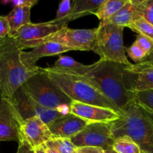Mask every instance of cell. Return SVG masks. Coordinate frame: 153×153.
I'll return each mask as SVG.
<instances>
[{
	"label": "cell",
	"mask_w": 153,
	"mask_h": 153,
	"mask_svg": "<svg viewBox=\"0 0 153 153\" xmlns=\"http://www.w3.org/2000/svg\"><path fill=\"white\" fill-rule=\"evenodd\" d=\"M70 140L76 147L92 146L106 150L112 149L115 138L111 131V123H90Z\"/></svg>",
	"instance_id": "cell-9"
},
{
	"label": "cell",
	"mask_w": 153,
	"mask_h": 153,
	"mask_svg": "<svg viewBox=\"0 0 153 153\" xmlns=\"http://www.w3.org/2000/svg\"><path fill=\"white\" fill-rule=\"evenodd\" d=\"M8 100L12 103L22 120L38 117L48 126L57 118L65 116L57 111L40 105L26 92L22 86Z\"/></svg>",
	"instance_id": "cell-7"
},
{
	"label": "cell",
	"mask_w": 153,
	"mask_h": 153,
	"mask_svg": "<svg viewBox=\"0 0 153 153\" xmlns=\"http://www.w3.org/2000/svg\"><path fill=\"white\" fill-rule=\"evenodd\" d=\"M104 151H105V153H116V152H114L112 149H106V150H104Z\"/></svg>",
	"instance_id": "cell-38"
},
{
	"label": "cell",
	"mask_w": 153,
	"mask_h": 153,
	"mask_svg": "<svg viewBox=\"0 0 153 153\" xmlns=\"http://www.w3.org/2000/svg\"><path fill=\"white\" fill-rule=\"evenodd\" d=\"M22 51L13 37L0 41V97L9 99L37 71L28 70L21 60Z\"/></svg>",
	"instance_id": "cell-3"
},
{
	"label": "cell",
	"mask_w": 153,
	"mask_h": 153,
	"mask_svg": "<svg viewBox=\"0 0 153 153\" xmlns=\"http://www.w3.org/2000/svg\"><path fill=\"white\" fill-rule=\"evenodd\" d=\"M18 143L19 144L16 153H35L34 148L24 139L20 138Z\"/></svg>",
	"instance_id": "cell-33"
},
{
	"label": "cell",
	"mask_w": 153,
	"mask_h": 153,
	"mask_svg": "<svg viewBox=\"0 0 153 153\" xmlns=\"http://www.w3.org/2000/svg\"><path fill=\"white\" fill-rule=\"evenodd\" d=\"M136 74L134 91H153V67L142 69Z\"/></svg>",
	"instance_id": "cell-20"
},
{
	"label": "cell",
	"mask_w": 153,
	"mask_h": 153,
	"mask_svg": "<svg viewBox=\"0 0 153 153\" xmlns=\"http://www.w3.org/2000/svg\"><path fill=\"white\" fill-rule=\"evenodd\" d=\"M41 147L43 148V149L46 153H59L56 150V149L53 147L48 141L42 144Z\"/></svg>",
	"instance_id": "cell-35"
},
{
	"label": "cell",
	"mask_w": 153,
	"mask_h": 153,
	"mask_svg": "<svg viewBox=\"0 0 153 153\" xmlns=\"http://www.w3.org/2000/svg\"><path fill=\"white\" fill-rule=\"evenodd\" d=\"M124 27L106 22H100L97 28L95 44L93 52L100 59L130 65L123 43Z\"/></svg>",
	"instance_id": "cell-6"
},
{
	"label": "cell",
	"mask_w": 153,
	"mask_h": 153,
	"mask_svg": "<svg viewBox=\"0 0 153 153\" xmlns=\"http://www.w3.org/2000/svg\"><path fill=\"white\" fill-rule=\"evenodd\" d=\"M88 121L76 117L72 114L57 118L48 125L52 133V138L71 139L80 132L84 127L88 125Z\"/></svg>",
	"instance_id": "cell-15"
},
{
	"label": "cell",
	"mask_w": 153,
	"mask_h": 153,
	"mask_svg": "<svg viewBox=\"0 0 153 153\" xmlns=\"http://www.w3.org/2000/svg\"><path fill=\"white\" fill-rule=\"evenodd\" d=\"M74 153H105V151L104 149L98 147L82 146V147H76Z\"/></svg>",
	"instance_id": "cell-34"
},
{
	"label": "cell",
	"mask_w": 153,
	"mask_h": 153,
	"mask_svg": "<svg viewBox=\"0 0 153 153\" xmlns=\"http://www.w3.org/2000/svg\"><path fill=\"white\" fill-rule=\"evenodd\" d=\"M112 149L116 153H142L138 145L128 136L116 138Z\"/></svg>",
	"instance_id": "cell-21"
},
{
	"label": "cell",
	"mask_w": 153,
	"mask_h": 153,
	"mask_svg": "<svg viewBox=\"0 0 153 153\" xmlns=\"http://www.w3.org/2000/svg\"><path fill=\"white\" fill-rule=\"evenodd\" d=\"M104 0H76L74 1L68 16L62 20V23L67 25L70 21L93 13L94 14Z\"/></svg>",
	"instance_id": "cell-16"
},
{
	"label": "cell",
	"mask_w": 153,
	"mask_h": 153,
	"mask_svg": "<svg viewBox=\"0 0 153 153\" xmlns=\"http://www.w3.org/2000/svg\"><path fill=\"white\" fill-rule=\"evenodd\" d=\"M34 152L35 153H46L44 152V150L43 149V148L41 147V146L34 148Z\"/></svg>",
	"instance_id": "cell-37"
},
{
	"label": "cell",
	"mask_w": 153,
	"mask_h": 153,
	"mask_svg": "<svg viewBox=\"0 0 153 153\" xmlns=\"http://www.w3.org/2000/svg\"><path fill=\"white\" fill-rule=\"evenodd\" d=\"M111 131L115 139L130 137L142 153H153V124L145 110L135 101L123 111L117 120L111 123Z\"/></svg>",
	"instance_id": "cell-2"
},
{
	"label": "cell",
	"mask_w": 153,
	"mask_h": 153,
	"mask_svg": "<svg viewBox=\"0 0 153 153\" xmlns=\"http://www.w3.org/2000/svg\"><path fill=\"white\" fill-rule=\"evenodd\" d=\"M70 114L88 123H110L120 117V114L113 110L76 101H72L70 104Z\"/></svg>",
	"instance_id": "cell-13"
},
{
	"label": "cell",
	"mask_w": 153,
	"mask_h": 153,
	"mask_svg": "<svg viewBox=\"0 0 153 153\" xmlns=\"http://www.w3.org/2000/svg\"><path fill=\"white\" fill-rule=\"evenodd\" d=\"M144 110H145V109H144ZM145 111H146V114H147V116H148V117L149 118V120H151L152 123L153 124V112L148 111H146V110H145Z\"/></svg>",
	"instance_id": "cell-36"
},
{
	"label": "cell",
	"mask_w": 153,
	"mask_h": 153,
	"mask_svg": "<svg viewBox=\"0 0 153 153\" xmlns=\"http://www.w3.org/2000/svg\"><path fill=\"white\" fill-rule=\"evenodd\" d=\"M148 67H153V49L144 58V59L139 64H132L130 66V71L136 74L140 70Z\"/></svg>",
	"instance_id": "cell-29"
},
{
	"label": "cell",
	"mask_w": 153,
	"mask_h": 153,
	"mask_svg": "<svg viewBox=\"0 0 153 153\" xmlns=\"http://www.w3.org/2000/svg\"><path fill=\"white\" fill-rule=\"evenodd\" d=\"M48 142L59 153H74L76 149L70 139L55 137L48 140Z\"/></svg>",
	"instance_id": "cell-26"
},
{
	"label": "cell",
	"mask_w": 153,
	"mask_h": 153,
	"mask_svg": "<svg viewBox=\"0 0 153 153\" xmlns=\"http://www.w3.org/2000/svg\"><path fill=\"white\" fill-rule=\"evenodd\" d=\"M4 4H10L11 7H23V6H28V7H33L36 4L38 3V0H4L2 1Z\"/></svg>",
	"instance_id": "cell-31"
},
{
	"label": "cell",
	"mask_w": 153,
	"mask_h": 153,
	"mask_svg": "<svg viewBox=\"0 0 153 153\" xmlns=\"http://www.w3.org/2000/svg\"><path fill=\"white\" fill-rule=\"evenodd\" d=\"M31 8V7L28 6L14 7L11 11L7 16H5L8 21L10 28L9 37H12L22 26L31 23L30 20Z\"/></svg>",
	"instance_id": "cell-18"
},
{
	"label": "cell",
	"mask_w": 153,
	"mask_h": 153,
	"mask_svg": "<svg viewBox=\"0 0 153 153\" xmlns=\"http://www.w3.org/2000/svg\"><path fill=\"white\" fill-rule=\"evenodd\" d=\"M72 49L56 42H44L34 47L30 52H21V60L26 67L32 71H37L39 67L36 66V62L44 57L53 56L69 52Z\"/></svg>",
	"instance_id": "cell-14"
},
{
	"label": "cell",
	"mask_w": 153,
	"mask_h": 153,
	"mask_svg": "<svg viewBox=\"0 0 153 153\" xmlns=\"http://www.w3.org/2000/svg\"><path fill=\"white\" fill-rule=\"evenodd\" d=\"M97 28L92 29H73L65 25L44 40L56 42L70 48L72 50L90 51L95 44Z\"/></svg>",
	"instance_id": "cell-8"
},
{
	"label": "cell",
	"mask_w": 153,
	"mask_h": 153,
	"mask_svg": "<svg viewBox=\"0 0 153 153\" xmlns=\"http://www.w3.org/2000/svg\"><path fill=\"white\" fill-rule=\"evenodd\" d=\"M72 4L69 0H63L60 2L58 8L56 12V16L53 19L54 22H60L68 16L71 9Z\"/></svg>",
	"instance_id": "cell-28"
},
{
	"label": "cell",
	"mask_w": 153,
	"mask_h": 153,
	"mask_svg": "<svg viewBox=\"0 0 153 153\" xmlns=\"http://www.w3.org/2000/svg\"><path fill=\"white\" fill-rule=\"evenodd\" d=\"M20 138L26 140L33 148L38 147L52 138L48 126L38 117L22 120Z\"/></svg>",
	"instance_id": "cell-12"
},
{
	"label": "cell",
	"mask_w": 153,
	"mask_h": 153,
	"mask_svg": "<svg viewBox=\"0 0 153 153\" xmlns=\"http://www.w3.org/2000/svg\"><path fill=\"white\" fill-rule=\"evenodd\" d=\"M128 0H104L94 13L100 22L107 20L125 4Z\"/></svg>",
	"instance_id": "cell-19"
},
{
	"label": "cell",
	"mask_w": 153,
	"mask_h": 153,
	"mask_svg": "<svg viewBox=\"0 0 153 153\" xmlns=\"http://www.w3.org/2000/svg\"><path fill=\"white\" fill-rule=\"evenodd\" d=\"M140 17L153 25V0H134Z\"/></svg>",
	"instance_id": "cell-22"
},
{
	"label": "cell",
	"mask_w": 153,
	"mask_h": 153,
	"mask_svg": "<svg viewBox=\"0 0 153 153\" xmlns=\"http://www.w3.org/2000/svg\"><path fill=\"white\" fill-rule=\"evenodd\" d=\"M41 70L72 101L106 108L115 111L120 114L122 113L97 88L81 76L53 67L41 68Z\"/></svg>",
	"instance_id": "cell-4"
},
{
	"label": "cell",
	"mask_w": 153,
	"mask_h": 153,
	"mask_svg": "<svg viewBox=\"0 0 153 153\" xmlns=\"http://www.w3.org/2000/svg\"><path fill=\"white\" fill-rule=\"evenodd\" d=\"M134 101L142 108L153 112V91H134Z\"/></svg>",
	"instance_id": "cell-24"
},
{
	"label": "cell",
	"mask_w": 153,
	"mask_h": 153,
	"mask_svg": "<svg viewBox=\"0 0 153 153\" xmlns=\"http://www.w3.org/2000/svg\"><path fill=\"white\" fill-rule=\"evenodd\" d=\"M22 87L33 100L43 107L57 111L63 115L70 114L72 100L40 67L38 71Z\"/></svg>",
	"instance_id": "cell-5"
},
{
	"label": "cell",
	"mask_w": 153,
	"mask_h": 153,
	"mask_svg": "<svg viewBox=\"0 0 153 153\" xmlns=\"http://www.w3.org/2000/svg\"><path fill=\"white\" fill-rule=\"evenodd\" d=\"M135 43L145 52L146 55L153 49V41L145 36L139 34L135 40Z\"/></svg>",
	"instance_id": "cell-30"
},
{
	"label": "cell",
	"mask_w": 153,
	"mask_h": 153,
	"mask_svg": "<svg viewBox=\"0 0 153 153\" xmlns=\"http://www.w3.org/2000/svg\"><path fill=\"white\" fill-rule=\"evenodd\" d=\"M21 122L22 120L10 100L0 97V142H19Z\"/></svg>",
	"instance_id": "cell-11"
},
{
	"label": "cell",
	"mask_w": 153,
	"mask_h": 153,
	"mask_svg": "<svg viewBox=\"0 0 153 153\" xmlns=\"http://www.w3.org/2000/svg\"><path fill=\"white\" fill-rule=\"evenodd\" d=\"M131 65L100 58L97 62L84 65L79 71L71 73L92 84L122 112L134 101L136 74L130 71Z\"/></svg>",
	"instance_id": "cell-1"
},
{
	"label": "cell",
	"mask_w": 153,
	"mask_h": 153,
	"mask_svg": "<svg viewBox=\"0 0 153 153\" xmlns=\"http://www.w3.org/2000/svg\"><path fill=\"white\" fill-rule=\"evenodd\" d=\"M128 28L140 35L148 37L153 41V25L142 18H140L137 20L134 21L131 25H129Z\"/></svg>",
	"instance_id": "cell-25"
},
{
	"label": "cell",
	"mask_w": 153,
	"mask_h": 153,
	"mask_svg": "<svg viewBox=\"0 0 153 153\" xmlns=\"http://www.w3.org/2000/svg\"><path fill=\"white\" fill-rule=\"evenodd\" d=\"M67 25L51 20L42 23H30L20 28L11 37L21 51L28 48H34L43 43L48 36Z\"/></svg>",
	"instance_id": "cell-10"
},
{
	"label": "cell",
	"mask_w": 153,
	"mask_h": 153,
	"mask_svg": "<svg viewBox=\"0 0 153 153\" xmlns=\"http://www.w3.org/2000/svg\"><path fill=\"white\" fill-rule=\"evenodd\" d=\"M125 50L126 52H127L128 55L136 64L140 63L141 61L144 59V58L146 56V54L145 53V52H144V51L142 50L135 42L131 45V46H129L128 48H127Z\"/></svg>",
	"instance_id": "cell-27"
},
{
	"label": "cell",
	"mask_w": 153,
	"mask_h": 153,
	"mask_svg": "<svg viewBox=\"0 0 153 153\" xmlns=\"http://www.w3.org/2000/svg\"><path fill=\"white\" fill-rule=\"evenodd\" d=\"M52 67L60 69V70H65V71L76 73L84 67V64L77 62L70 57L61 55Z\"/></svg>",
	"instance_id": "cell-23"
},
{
	"label": "cell",
	"mask_w": 153,
	"mask_h": 153,
	"mask_svg": "<svg viewBox=\"0 0 153 153\" xmlns=\"http://www.w3.org/2000/svg\"><path fill=\"white\" fill-rule=\"evenodd\" d=\"M10 28L6 16H0V41L10 36Z\"/></svg>",
	"instance_id": "cell-32"
},
{
	"label": "cell",
	"mask_w": 153,
	"mask_h": 153,
	"mask_svg": "<svg viewBox=\"0 0 153 153\" xmlns=\"http://www.w3.org/2000/svg\"><path fill=\"white\" fill-rule=\"evenodd\" d=\"M134 0H128L124 6L116 14L104 22L122 27H129L134 21L140 19Z\"/></svg>",
	"instance_id": "cell-17"
}]
</instances>
